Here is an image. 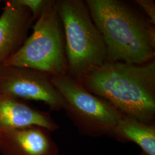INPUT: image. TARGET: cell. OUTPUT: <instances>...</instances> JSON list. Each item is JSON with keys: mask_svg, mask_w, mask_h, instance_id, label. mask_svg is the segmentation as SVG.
I'll use <instances>...</instances> for the list:
<instances>
[{"mask_svg": "<svg viewBox=\"0 0 155 155\" xmlns=\"http://www.w3.org/2000/svg\"><path fill=\"white\" fill-rule=\"evenodd\" d=\"M1 155H59V149L45 127L31 125L9 130L0 143Z\"/></svg>", "mask_w": 155, "mask_h": 155, "instance_id": "cell-8", "label": "cell"}, {"mask_svg": "<svg viewBox=\"0 0 155 155\" xmlns=\"http://www.w3.org/2000/svg\"><path fill=\"white\" fill-rule=\"evenodd\" d=\"M36 125L53 132L59 128L48 112L41 110L28 101L0 93V143L9 130Z\"/></svg>", "mask_w": 155, "mask_h": 155, "instance_id": "cell-9", "label": "cell"}, {"mask_svg": "<svg viewBox=\"0 0 155 155\" xmlns=\"http://www.w3.org/2000/svg\"><path fill=\"white\" fill-rule=\"evenodd\" d=\"M32 28V33L22 47L4 64L35 69L52 77L67 74L65 40L58 1L50 0Z\"/></svg>", "mask_w": 155, "mask_h": 155, "instance_id": "cell-4", "label": "cell"}, {"mask_svg": "<svg viewBox=\"0 0 155 155\" xmlns=\"http://www.w3.org/2000/svg\"><path fill=\"white\" fill-rule=\"evenodd\" d=\"M51 80L66 101L64 110L79 133L90 137H112L117 123L124 117L120 112L68 74L51 77Z\"/></svg>", "mask_w": 155, "mask_h": 155, "instance_id": "cell-5", "label": "cell"}, {"mask_svg": "<svg viewBox=\"0 0 155 155\" xmlns=\"http://www.w3.org/2000/svg\"><path fill=\"white\" fill-rule=\"evenodd\" d=\"M124 116L155 124V61L143 64L106 61L78 81Z\"/></svg>", "mask_w": 155, "mask_h": 155, "instance_id": "cell-1", "label": "cell"}, {"mask_svg": "<svg viewBox=\"0 0 155 155\" xmlns=\"http://www.w3.org/2000/svg\"><path fill=\"white\" fill-rule=\"evenodd\" d=\"M63 29L68 71L77 81L108 61L103 37L91 17L85 1H58Z\"/></svg>", "mask_w": 155, "mask_h": 155, "instance_id": "cell-3", "label": "cell"}, {"mask_svg": "<svg viewBox=\"0 0 155 155\" xmlns=\"http://www.w3.org/2000/svg\"><path fill=\"white\" fill-rule=\"evenodd\" d=\"M27 8L32 15L33 23L35 22L48 5L50 0H17Z\"/></svg>", "mask_w": 155, "mask_h": 155, "instance_id": "cell-11", "label": "cell"}, {"mask_svg": "<svg viewBox=\"0 0 155 155\" xmlns=\"http://www.w3.org/2000/svg\"><path fill=\"white\" fill-rule=\"evenodd\" d=\"M111 138L122 143H133L147 155H155V124L150 125L122 117Z\"/></svg>", "mask_w": 155, "mask_h": 155, "instance_id": "cell-10", "label": "cell"}, {"mask_svg": "<svg viewBox=\"0 0 155 155\" xmlns=\"http://www.w3.org/2000/svg\"><path fill=\"white\" fill-rule=\"evenodd\" d=\"M104 40L108 61L143 64L155 59V28L130 3L86 0Z\"/></svg>", "mask_w": 155, "mask_h": 155, "instance_id": "cell-2", "label": "cell"}, {"mask_svg": "<svg viewBox=\"0 0 155 155\" xmlns=\"http://www.w3.org/2000/svg\"><path fill=\"white\" fill-rule=\"evenodd\" d=\"M0 93L18 99L42 102L50 111L64 109L66 102L51 76L35 69L0 65Z\"/></svg>", "mask_w": 155, "mask_h": 155, "instance_id": "cell-6", "label": "cell"}, {"mask_svg": "<svg viewBox=\"0 0 155 155\" xmlns=\"http://www.w3.org/2000/svg\"><path fill=\"white\" fill-rule=\"evenodd\" d=\"M0 15V65L22 47L33 21L31 12L17 0L5 1Z\"/></svg>", "mask_w": 155, "mask_h": 155, "instance_id": "cell-7", "label": "cell"}, {"mask_svg": "<svg viewBox=\"0 0 155 155\" xmlns=\"http://www.w3.org/2000/svg\"><path fill=\"white\" fill-rule=\"evenodd\" d=\"M138 155H146L145 153H144V152H141L140 153H139Z\"/></svg>", "mask_w": 155, "mask_h": 155, "instance_id": "cell-13", "label": "cell"}, {"mask_svg": "<svg viewBox=\"0 0 155 155\" xmlns=\"http://www.w3.org/2000/svg\"><path fill=\"white\" fill-rule=\"evenodd\" d=\"M135 3L143 10L150 22L155 25V3L152 0H135Z\"/></svg>", "mask_w": 155, "mask_h": 155, "instance_id": "cell-12", "label": "cell"}]
</instances>
